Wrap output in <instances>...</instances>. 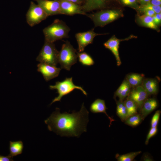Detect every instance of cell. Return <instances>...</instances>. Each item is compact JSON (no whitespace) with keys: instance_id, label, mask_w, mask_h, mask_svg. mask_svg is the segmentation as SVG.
<instances>
[{"instance_id":"1","label":"cell","mask_w":161,"mask_h":161,"mask_svg":"<svg viewBox=\"0 0 161 161\" xmlns=\"http://www.w3.org/2000/svg\"><path fill=\"white\" fill-rule=\"evenodd\" d=\"M89 114L83 103L79 112L73 111L71 114L66 112L61 113L60 109L56 108L44 122L49 131L57 135L79 137L82 133L87 131Z\"/></svg>"},{"instance_id":"2","label":"cell","mask_w":161,"mask_h":161,"mask_svg":"<svg viewBox=\"0 0 161 161\" xmlns=\"http://www.w3.org/2000/svg\"><path fill=\"white\" fill-rule=\"evenodd\" d=\"M70 30L69 27L63 21L56 19L51 24L43 30L45 41L54 43L63 38H68Z\"/></svg>"},{"instance_id":"3","label":"cell","mask_w":161,"mask_h":161,"mask_svg":"<svg viewBox=\"0 0 161 161\" xmlns=\"http://www.w3.org/2000/svg\"><path fill=\"white\" fill-rule=\"evenodd\" d=\"M78 58L76 50L69 41H66L58 53V63L61 68L69 71L71 66L77 63Z\"/></svg>"},{"instance_id":"4","label":"cell","mask_w":161,"mask_h":161,"mask_svg":"<svg viewBox=\"0 0 161 161\" xmlns=\"http://www.w3.org/2000/svg\"><path fill=\"white\" fill-rule=\"evenodd\" d=\"M93 22L95 27H102L123 16L119 10H106L88 14L86 16Z\"/></svg>"},{"instance_id":"5","label":"cell","mask_w":161,"mask_h":161,"mask_svg":"<svg viewBox=\"0 0 161 161\" xmlns=\"http://www.w3.org/2000/svg\"><path fill=\"white\" fill-rule=\"evenodd\" d=\"M49 88L52 90H57L58 94L57 97L52 100L50 105L56 101H60L63 96L69 94L75 89L80 90L84 95H87L86 92L82 87L74 84L72 77L66 78L61 81L56 82L55 85H50Z\"/></svg>"},{"instance_id":"6","label":"cell","mask_w":161,"mask_h":161,"mask_svg":"<svg viewBox=\"0 0 161 161\" xmlns=\"http://www.w3.org/2000/svg\"><path fill=\"white\" fill-rule=\"evenodd\" d=\"M59 52L55 48L54 43L44 41L36 61L43 63L56 66L58 63Z\"/></svg>"},{"instance_id":"7","label":"cell","mask_w":161,"mask_h":161,"mask_svg":"<svg viewBox=\"0 0 161 161\" xmlns=\"http://www.w3.org/2000/svg\"><path fill=\"white\" fill-rule=\"evenodd\" d=\"M48 16L43 10L38 5L31 1L29 8L26 15L28 24L33 27L46 19Z\"/></svg>"},{"instance_id":"8","label":"cell","mask_w":161,"mask_h":161,"mask_svg":"<svg viewBox=\"0 0 161 161\" xmlns=\"http://www.w3.org/2000/svg\"><path fill=\"white\" fill-rule=\"evenodd\" d=\"M106 34H107L95 33L94 31V28H92L86 32L76 33L75 37L78 44L79 52H83L87 46L92 44L95 36Z\"/></svg>"},{"instance_id":"9","label":"cell","mask_w":161,"mask_h":161,"mask_svg":"<svg viewBox=\"0 0 161 161\" xmlns=\"http://www.w3.org/2000/svg\"><path fill=\"white\" fill-rule=\"evenodd\" d=\"M48 16L61 14L59 0H33Z\"/></svg>"},{"instance_id":"10","label":"cell","mask_w":161,"mask_h":161,"mask_svg":"<svg viewBox=\"0 0 161 161\" xmlns=\"http://www.w3.org/2000/svg\"><path fill=\"white\" fill-rule=\"evenodd\" d=\"M37 67L38 71L41 73L47 81L58 76L61 69L56 66L43 63L38 64Z\"/></svg>"},{"instance_id":"11","label":"cell","mask_w":161,"mask_h":161,"mask_svg":"<svg viewBox=\"0 0 161 161\" xmlns=\"http://www.w3.org/2000/svg\"><path fill=\"white\" fill-rule=\"evenodd\" d=\"M136 37L132 35L124 39H120L114 35L104 43L103 45L105 47L110 50L114 55L116 60L117 66H120L121 64L118 50L120 42L122 41L128 40Z\"/></svg>"},{"instance_id":"12","label":"cell","mask_w":161,"mask_h":161,"mask_svg":"<svg viewBox=\"0 0 161 161\" xmlns=\"http://www.w3.org/2000/svg\"><path fill=\"white\" fill-rule=\"evenodd\" d=\"M59 1L61 14L73 16L78 14L86 16L87 13L82 11L80 5L64 0Z\"/></svg>"},{"instance_id":"13","label":"cell","mask_w":161,"mask_h":161,"mask_svg":"<svg viewBox=\"0 0 161 161\" xmlns=\"http://www.w3.org/2000/svg\"><path fill=\"white\" fill-rule=\"evenodd\" d=\"M128 95V98L134 101L140 109L148 96L141 85L134 88Z\"/></svg>"},{"instance_id":"14","label":"cell","mask_w":161,"mask_h":161,"mask_svg":"<svg viewBox=\"0 0 161 161\" xmlns=\"http://www.w3.org/2000/svg\"><path fill=\"white\" fill-rule=\"evenodd\" d=\"M111 0H85L81 5V9L86 13L94 10L100 9L106 7Z\"/></svg>"},{"instance_id":"15","label":"cell","mask_w":161,"mask_h":161,"mask_svg":"<svg viewBox=\"0 0 161 161\" xmlns=\"http://www.w3.org/2000/svg\"><path fill=\"white\" fill-rule=\"evenodd\" d=\"M148 95H155L158 90V83L154 78H144L141 85Z\"/></svg>"},{"instance_id":"16","label":"cell","mask_w":161,"mask_h":161,"mask_svg":"<svg viewBox=\"0 0 161 161\" xmlns=\"http://www.w3.org/2000/svg\"><path fill=\"white\" fill-rule=\"evenodd\" d=\"M158 105V102L155 99H147L140 109V115L143 119L155 109Z\"/></svg>"},{"instance_id":"17","label":"cell","mask_w":161,"mask_h":161,"mask_svg":"<svg viewBox=\"0 0 161 161\" xmlns=\"http://www.w3.org/2000/svg\"><path fill=\"white\" fill-rule=\"evenodd\" d=\"M107 109L105 101L100 99H97L95 100L91 104L90 107V110L92 113H103L105 114L109 119L110 124L111 125L112 122L114 120L108 115L106 111Z\"/></svg>"},{"instance_id":"18","label":"cell","mask_w":161,"mask_h":161,"mask_svg":"<svg viewBox=\"0 0 161 161\" xmlns=\"http://www.w3.org/2000/svg\"><path fill=\"white\" fill-rule=\"evenodd\" d=\"M131 87L126 80H124L115 92L114 96L118 97L119 100H123L129 95Z\"/></svg>"},{"instance_id":"19","label":"cell","mask_w":161,"mask_h":161,"mask_svg":"<svg viewBox=\"0 0 161 161\" xmlns=\"http://www.w3.org/2000/svg\"><path fill=\"white\" fill-rule=\"evenodd\" d=\"M137 20L139 24L141 25L157 31L159 30L157 26L154 21L152 17L145 14L138 15Z\"/></svg>"},{"instance_id":"20","label":"cell","mask_w":161,"mask_h":161,"mask_svg":"<svg viewBox=\"0 0 161 161\" xmlns=\"http://www.w3.org/2000/svg\"><path fill=\"white\" fill-rule=\"evenodd\" d=\"M144 78L143 74L132 73L128 75L126 80L131 87L134 88L141 85Z\"/></svg>"},{"instance_id":"21","label":"cell","mask_w":161,"mask_h":161,"mask_svg":"<svg viewBox=\"0 0 161 161\" xmlns=\"http://www.w3.org/2000/svg\"><path fill=\"white\" fill-rule=\"evenodd\" d=\"M24 148L23 142L19 140L17 141H10L9 154L12 157L22 154Z\"/></svg>"},{"instance_id":"22","label":"cell","mask_w":161,"mask_h":161,"mask_svg":"<svg viewBox=\"0 0 161 161\" xmlns=\"http://www.w3.org/2000/svg\"><path fill=\"white\" fill-rule=\"evenodd\" d=\"M79 62L83 65L90 66L93 65L94 61L91 56L85 52H77Z\"/></svg>"},{"instance_id":"23","label":"cell","mask_w":161,"mask_h":161,"mask_svg":"<svg viewBox=\"0 0 161 161\" xmlns=\"http://www.w3.org/2000/svg\"><path fill=\"white\" fill-rule=\"evenodd\" d=\"M124 103L127 111L128 117L137 113V106L132 100L128 98Z\"/></svg>"},{"instance_id":"24","label":"cell","mask_w":161,"mask_h":161,"mask_svg":"<svg viewBox=\"0 0 161 161\" xmlns=\"http://www.w3.org/2000/svg\"><path fill=\"white\" fill-rule=\"evenodd\" d=\"M143 119L140 114L137 113L128 117L125 121V123L130 126L135 127L138 126Z\"/></svg>"},{"instance_id":"25","label":"cell","mask_w":161,"mask_h":161,"mask_svg":"<svg viewBox=\"0 0 161 161\" xmlns=\"http://www.w3.org/2000/svg\"><path fill=\"white\" fill-rule=\"evenodd\" d=\"M141 152L140 151H139L122 155L117 154L116 155L115 157L118 161H132Z\"/></svg>"},{"instance_id":"26","label":"cell","mask_w":161,"mask_h":161,"mask_svg":"<svg viewBox=\"0 0 161 161\" xmlns=\"http://www.w3.org/2000/svg\"><path fill=\"white\" fill-rule=\"evenodd\" d=\"M140 11L143 12L146 10H154L156 13L161 12V6H156L149 3L144 4L142 5L139 8Z\"/></svg>"},{"instance_id":"27","label":"cell","mask_w":161,"mask_h":161,"mask_svg":"<svg viewBox=\"0 0 161 161\" xmlns=\"http://www.w3.org/2000/svg\"><path fill=\"white\" fill-rule=\"evenodd\" d=\"M160 114V111H156L153 116L151 121V127H156L158 124Z\"/></svg>"},{"instance_id":"28","label":"cell","mask_w":161,"mask_h":161,"mask_svg":"<svg viewBox=\"0 0 161 161\" xmlns=\"http://www.w3.org/2000/svg\"><path fill=\"white\" fill-rule=\"evenodd\" d=\"M117 114L123 121H125L127 119L128 114L125 104L120 112L117 113Z\"/></svg>"},{"instance_id":"29","label":"cell","mask_w":161,"mask_h":161,"mask_svg":"<svg viewBox=\"0 0 161 161\" xmlns=\"http://www.w3.org/2000/svg\"><path fill=\"white\" fill-rule=\"evenodd\" d=\"M157 130V127H151L146 137L145 142L146 145H147L148 144L150 139L156 134Z\"/></svg>"},{"instance_id":"30","label":"cell","mask_w":161,"mask_h":161,"mask_svg":"<svg viewBox=\"0 0 161 161\" xmlns=\"http://www.w3.org/2000/svg\"><path fill=\"white\" fill-rule=\"evenodd\" d=\"M161 12L158 13H156L152 17L154 23L157 25L161 23Z\"/></svg>"},{"instance_id":"31","label":"cell","mask_w":161,"mask_h":161,"mask_svg":"<svg viewBox=\"0 0 161 161\" xmlns=\"http://www.w3.org/2000/svg\"><path fill=\"white\" fill-rule=\"evenodd\" d=\"M122 2L126 5H132L135 4L137 0H121Z\"/></svg>"},{"instance_id":"32","label":"cell","mask_w":161,"mask_h":161,"mask_svg":"<svg viewBox=\"0 0 161 161\" xmlns=\"http://www.w3.org/2000/svg\"><path fill=\"white\" fill-rule=\"evenodd\" d=\"M13 158L9 155L6 156L0 155V161H13Z\"/></svg>"},{"instance_id":"33","label":"cell","mask_w":161,"mask_h":161,"mask_svg":"<svg viewBox=\"0 0 161 161\" xmlns=\"http://www.w3.org/2000/svg\"><path fill=\"white\" fill-rule=\"evenodd\" d=\"M143 12L145 15L151 17H152L156 13L154 10H146Z\"/></svg>"},{"instance_id":"34","label":"cell","mask_w":161,"mask_h":161,"mask_svg":"<svg viewBox=\"0 0 161 161\" xmlns=\"http://www.w3.org/2000/svg\"><path fill=\"white\" fill-rule=\"evenodd\" d=\"M69 1L79 5H81L84 2L85 0H64Z\"/></svg>"},{"instance_id":"35","label":"cell","mask_w":161,"mask_h":161,"mask_svg":"<svg viewBox=\"0 0 161 161\" xmlns=\"http://www.w3.org/2000/svg\"><path fill=\"white\" fill-rule=\"evenodd\" d=\"M151 3L156 6H160L161 0H151Z\"/></svg>"},{"instance_id":"36","label":"cell","mask_w":161,"mask_h":161,"mask_svg":"<svg viewBox=\"0 0 161 161\" xmlns=\"http://www.w3.org/2000/svg\"><path fill=\"white\" fill-rule=\"evenodd\" d=\"M143 160L145 161H151V160H152L150 157H148V155L146 156V155H145L143 157Z\"/></svg>"},{"instance_id":"37","label":"cell","mask_w":161,"mask_h":161,"mask_svg":"<svg viewBox=\"0 0 161 161\" xmlns=\"http://www.w3.org/2000/svg\"><path fill=\"white\" fill-rule=\"evenodd\" d=\"M140 1L143 3L145 4L149 3L150 0H140Z\"/></svg>"}]
</instances>
